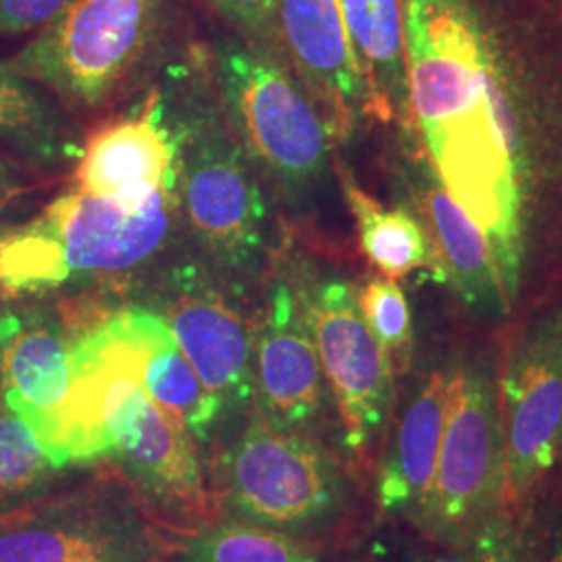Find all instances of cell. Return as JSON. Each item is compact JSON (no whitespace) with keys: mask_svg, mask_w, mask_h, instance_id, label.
Wrapping results in <instances>:
<instances>
[{"mask_svg":"<svg viewBox=\"0 0 562 562\" xmlns=\"http://www.w3.org/2000/svg\"><path fill=\"white\" fill-rule=\"evenodd\" d=\"M186 127L180 204L211 259L246 271L261 257L267 206L248 157L213 115Z\"/></svg>","mask_w":562,"mask_h":562,"instance_id":"9c48e42d","label":"cell"},{"mask_svg":"<svg viewBox=\"0 0 562 562\" xmlns=\"http://www.w3.org/2000/svg\"><path fill=\"white\" fill-rule=\"evenodd\" d=\"M165 322L202 383L225 413L255 396V346L240 313L196 267H180L169 278Z\"/></svg>","mask_w":562,"mask_h":562,"instance_id":"5bb4252c","label":"cell"},{"mask_svg":"<svg viewBox=\"0 0 562 562\" xmlns=\"http://www.w3.org/2000/svg\"><path fill=\"white\" fill-rule=\"evenodd\" d=\"M504 508L517 515L562 457V292L531 306L501 355Z\"/></svg>","mask_w":562,"mask_h":562,"instance_id":"52a82bcc","label":"cell"},{"mask_svg":"<svg viewBox=\"0 0 562 562\" xmlns=\"http://www.w3.org/2000/svg\"><path fill=\"white\" fill-rule=\"evenodd\" d=\"M471 562H529V543L522 527L506 508H501L469 538Z\"/></svg>","mask_w":562,"mask_h":562,"instance_id":"cb8c5ba5","label":"cell"},{"mask_svg":"<svg viewBox=\"0 0 562 562\" xmlns=\"http://www.w3.org/2000/svg\"><path fill=\"white\" fill-rule=\"evenodd\" d=\"M136 325L144 392L162 415L183 427L192 440L209 442L225 415L222 402L202 383L162 315L136 308Z\"/></svg>","mask_w":562,"mask_h":562,"instance_id":"ac0fdd59","label":"cell"},{"mask_svg":"<svg viewBox=\"0 0 562 562\" xmlns=\"http://www.w3.org/2000/svg\"><path fill=\"white\" fill-rule=\"evenodd\" d=\"M213 63L244 155L288 199L313 194L327 176L334 140L280 44L227 32L215 42Z\"/></svg>","mask_w":562,"mask_h":562,"instance_id":"7a4b0ae2","label":"cell"},{"mask_svg":"<svg viewBox=\"0 0 562 562\" xmlns=\"http://www.w3.org/2000/svg\"><path fill=\"white\" fill-rule=\"evenodd\" d=\"M334 162L344 201L355 220L361 250L369 262L392 280H402L415 271H429L438 281V255L422 217L406 202L385 206L362 188L350 165L340 159Z\"/></svg>","mask_w":562,"mask_h":562,"instance_id":"d6986e66","label":"cell"},{"mask_svg":"<svg viewBox=\"0 0 562 562\" xmlns=\"http://www.w3.org/2000/svg\"><path fill=\"white\" fill-rule=\"evenodd\" d=\"M501 355L487 346L459 350L446 362V422L436 480L413 525L429 543H467L504 508L506 442L501 408Z\"/></svg>","mask_w":562,"mask_h":562,"instance_id":"277c9868","label":"cell"},{"mask_svg":"<svg viewBox=\"0 0 562 562\" xmlns=\"http://www.w3.org/2000/svg\"><path fill=\"white\" fill-rule=\"evenodd\" d=\"M74 341L55 315L23 306L0 315V392L50 452L74 385Z\"/></svg>","mask_w":562,"mask_h":562,"instance_id":"9a60e30c","label":"cell"},{"mask_svg":"<svg viewBox=\"0 0 562 562\" xmlns=\"http://www.w3.org/2000/svg\"><path fill=\"white\" fill-rule=\"evenodd\" d=\"M362 317L382 344L396 373L406 371L413 357V313L401 283L392 278H371L357 290Z\"/></svg>","mask_w":562,"mask_h":562,"instance_id":"603a6c76","label":"cell"},{"mask_svg":"<svg viewBox=\"0 0 562 562\" xmlns=\"http://www.w3.org/2000/svg\"><path fill=\"white\" fill-rule=\"evenodd\" d=\"M408 206L422 217L438 255V281L471 319L498 327L510 322L487 241L442 186L419 165L402 157Z\"/></svg>","mask_w":562,"mask_h":562,"instance_id":"2e32d148","label":"cell"},{"mask_svg":"<svg viewBox=\"0 0 562 562\" xmlns=\"http://www.w3.org/2000/svg\"><path fill=\"white\" fill-rule=\"evenodd\" d=\"M76 0H0V36L36 34Z\"/></svg>","mask_w":562,"mask_h":562,"instance_id":"484cf974","label":"cell"},{"mask_svg":"<svg viewBox=\"0 0 562 562\" xmlns=\"http://www.w3.org/2000/svg\"><path fill=\"white\" fill-rule=\"evenodd\" d=\"M552 2H559V4H562V0H552Z\"/></svg>","mask_w":562,"mask_h":562,"instance_id":"f546056e","label":"cell"},{"mask_svg":"<svg viewBox=\"0 0 562 562\" xmlns=\"http://www.w3.org/2000/svg\"><path fill=\"white\" fill-rule=\"evenodd\" d=\"M402 157L480 227L508 317L562 292V4L402 0Z\"/></svg>","mask_w":562,"mask_h":562,"instance_id":"6da1fadb","label":"cell"},{"mask_svg":"<svg viewBox=\"0 0 562 562\" xmlns=\"http://www.w3.org/2000/svg\"><path fill=\"white\" fill-rule=\"evenodd\" d=\"M278 41L322 111L334 146L348 144L371 115L340 0H280Z\"/></svg>","mask_w":562,"mask_h":562,"instance_id":"7c38bea8","label":"cell"},{"mask_svg":"<svg viewBox=\"0 0 562 562\" xmlns=\"http://www.w3.org/2000/svg\"><path fill=\"white\" fill-rule=\"evenodd\" d=\"M178 561L323 562V559L308 540L261 525L227 519L206 525L183 540Z\"/></svg>","mask_w":562,"mask_h":562,"instance_id":"44dd1931","label":"cell"},{"mask_svg":"<svg viewBox=\"0 0 562 562\" xmlns=\"http://www.w3.org/2000/svg\"><path fill=\"white\" fill-rule=\"evenodd\" d=\"M229 519L308 540L336 527L350 504L340 464L313 434L255 415L222 459Z\"/></svg>","mask_w":562,"mask_h":562,"instance_id":"8992f818","label":"cell"},{"mask_svg":"<svg viewBox=\"0 0 562 562\" xmlns=\"http://www.w3.org/2000/svg\"><path fill=\"white\" fill-rule=\"evenodd\" d=\"M548 562H562V515L557 529L552 533V542H550V552H548Z\"/></svg>","mask_w":562,"mask_h":562,"instance_id":"f1b7e54d","label":"cell"},{"mask_svg":"<svg viewBox=\"0 0 562 562\" xmlns=\"http://www.w3.org/2000/svg\"><path fill=\"white\" fill-rule=\"evenodd\" d=\"M20 192V183L13 178L11 169H9L4 162H0V211H2L9 202L13 201Z\"/></svg>","mask_w":562,"mask_h":562,"instance_id":"83f0119b","label":"cell"},{"mask_svg":"<svg viewBox=\"0 0 562 562\" xmlns=\"http://www.w3.org/2000/svg\"><path fill=\"white\" fill-rule=\"evenodd\" d=\"M180 196L157 194L140 211L67 192L23 227L0 234V288L41 292L99 276L127 273L169 240Z\"/></svg>","mask_w":562,"mask_h":562,"instance_id":"3957f363","label":"cell"},{"mask_svg":"<svg viewBox=\"0 0 562 562\" xmlns=\"http://www.w3.org/2000/svg\"><path fill=\"white\" fill-rule=\"evenodd\" d=\"M60 469L36 431L11 413H0V519L34 506Z\"/></svg>","mask_w":562,"mask_h":562,"instance_id":"7402d4cb","label":"cell"},{"mask_svg":"<svg viewBox=\"0 0 562 562\" xmlns=\"http://www.w3.org/2000/svg\"><path fill=\"white\" fill-rule=\"evenodd\" d=\"M0 144L25 161L57 167L78 159V134L41 83L0 63Z\"/></svg>","mask_w":562,"mask_h":562,"instance_id":"ffe728a7","label":"cell"},{"mask_svg":"<svg viewBox=\"0 0 562 562\" xmlns=\"http://www.w3.org/2000/svg\"><path fill=\"white\" fill-rule=\"evenodd\" d=\"M429 550H413L396 562H471L469 542L457 546H438L431 543Z\"/></svg>","mask_w":562,"mask_h":562,"instance_id":"4316f807","label":"cell"},{"mask_svg":"<svg viewBox=\"0 0 562 562\" xmlns=\"http://www.w3.org/2000/svg\"><path fill=\"white\" fill-rule=\"evenodd\" d=\"M188 130L173 127L159 88L127 117L97 130L81 146L78 190L140 211L157 194L180 196Z\"/></svg>","mask_w":562,"mask_h":562,"instance_id":"8fae6325","label":"cell"},{"mask_svg":"<svg viewBox=\"0 0 562 562\" xmlns=\"http://www.w3.org/2000/svg\"><path fill=\"white\" fill-rule=\"evenodd\" d=\"M162 543L138 506L106 490L36 503L0 519V562H159Z\"/></svg>","mask_w":562,"mask_h":562,"instance_id":"30bf717a","label":"cell"},{"mask_svg":"<svg viewBox=\"0 0 562 562\" xmlns=\"http://www.w3.org/2000/svg\"><path fill=\"white\" fill-rule=\"evenodd\" d=\"M173 0H76L9 60L60 101L99 109L159 55Z\"/></svg>","mask_w":562,"mask_h":562,"instance_id":"5b68a950","label":"cell"},{"mask_svg":"<svg viewBox=\"0 0 562 562\" xmlns=\"http://www.w3.org/2000/svg\"><path fill=\"white\" fill-rule=\"evenodd\" d=\"M446 362L408 387L385 442L375 494L383 513L417 522L436 480L446 422Z\"/></svg>","mask_w":562,"mask_h":562,"instance_id":"e0dca14e","label":"cell"},{"mask_svg":"<svg viewBox=\"0 0 562 562\" xmlns=\"http://www.w3.org/2000/svg\"><path fill=\"white\" fill-rule=\"evenodd\" d=\"M252 346L259 415L276 429L313 434L327 383L301 294L290 283L271 285Z\"/></svg>","mask_w":562,"mask_h":562,"instance_id":"4fadbf2b","label":"cell"},{"mask_svg":"<svg viewBox=\"0 0 562 562\" xmlns=\"http://www.w3.org/2000/svg\"><path fill=\"white\" fill-rule=\"evenodd\" d=\"M223 25L248 41H278V9L280 0H204Z\"/></svg>","mask_w":562,"mask_h":562,"instance_id":"d4e9b609","label":"cell"},{"mask_svg":"<svg viewBox=\"0 0 562 562\" xmlns=\"http://www.w3.org/2000/svg\"><path fill=\"white\" fill-rule=\"evenodd\" d=\"M299 294L338 406L341 440L361 459L382 442L392 422L396 369L362 317L355 283L325 278Z\"/></svg>","mask_w":562,"mask_h":562,"instance_id":"ba28073f","label":"cell"}]
</instances>
